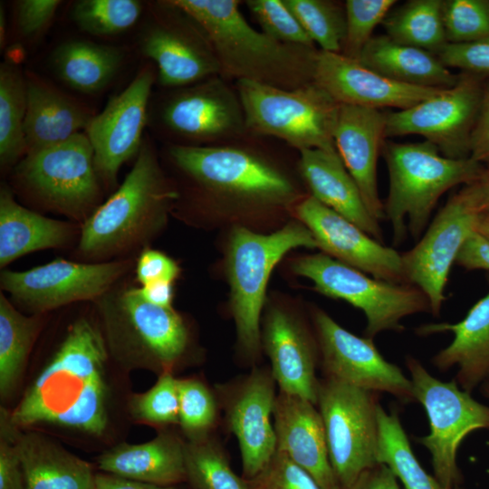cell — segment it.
Returning <instances> with one entry per match:
<instances>
[{
  "mask_svg": "<svg viewBox=\"0 0 489 489\" xmlns=\"http://www.w3.org/2000/svg\"><path fill=\"white\" fill-rule=\"evenodd\" d=\"M217 146L167 144L164 159L178 197L172 215L196 225L230 224L256 231L288 220L309 195L298 170L254 140Z\"/></svg>",
  "mask_w": 489,
  "mask_h": 489,
  "instance_id": "cell-1",
  "label": "cell"
},
{
  "mask_svg": "<svg viewBox=\"0 0 489 489\" xmlns=\"http://www.w3.org/2000/svg\"><path fill=\"white\" fill-rule=\"evenodd\" d=\"M108 352L102 329L89 317L75 320L9 412L11 423L18 429L48 424L102 435L109 422Z\"/></svg>",
  "mask_w": 489,
  "mask_h": 489,
  "instance_id": "cell-2",
  "label": "cell"
},
{
  "mask_svg": "<svg viewBox=\"0 0 489 489\" xmlns=\"http://www.w3.org/2000/svg\"><path fill=\"white\" fill-rule=\"evenodd\" d=\"M178 194L149 136L116 191L82 224L76 248L85 263L132 258L165 228Z\"/></svg>",
  "mask_w": 489,
  "mask_h": 489,
  "instance_id": "cell-3",
  "label": "cell"
},
{
  "mask_svg": "<svg viewBox=\"0 0 489 489\" xmlns=\"http://www.w3.org/2000/svg\"><path fill=\"white\" fill-rule=\"evenodd\" d=\"M205 30L226 79L292 90L313 82L316 47L283 43L254 29L237 0H173Z\"/></svg>",
  "mask_w": 489,
  "mask_h": 489,
  "instance_id": "cell-4",
  "label": "cell"
},
{
  "mask_svg": "<svg viewBox=\"0 0 489 489\" xmlns=\"http://www.w3.org/2000/svg\"><path fill=\"white\" fill-rule=\"evenodd\" d=\"M301 247L315 249L317 244L296 218L269 233L240 225L229 228L225 253L229 312L235 326L236 352L245 365L254 367L263 352L261 320L270 275L286 254Z\"/></svg>",
  "mask_w": 489,
  "mask_h": 489,
  "instance_id": "cell-5",
  "label": "cell"
},
{
  "mask_svg": "<svg viewBox=\"0 0 489 489\" xmlns=\"http://www.w3.org/2000/svg\"><path fill=\"white\" fill-rule=\"evenodd\" d=\"M382 151L388 172L384 215L395 245L406 239L408 232L414 239L420 238L440 197L457 185L471 184L485 168L470 157H446L427 140L385 141Z\"/></svg>",
  "mask_w": 489,
  "mask_h": 489,
  "instance_id": "cell-6",
  "label": "cell"
},
{
  "mask_svg": "<svg viewBox=\"0 0 489 489\" xmlns=\"http://www.w3.org/2000/svg\"><path fill=\"white\" fill-rule=\"evenodd\" d=\"M94 302L108 349L119 359L162 374L172 372L189 352L192 338L185 318L172 306L148 302L139 285L120 280Z\"/></svg>",
  "mask_w": 489,
  "mask_h": 489,
  "instance_id": "cell-7",
  "label": "cell"
},
{
  "mask_svg": "<svg viewBox=\"0 0 489 489\" xmlns=\"http://www.w3.org/2000/svg\"><path fill=\"white\" fill-rule=\"evenodd\" d=\"M15 190L42 209L85 222L102 204L103 185L84 132L69 140L26 154L14 167Z\"/></svg>",
  "mask_w": 489,
  "mask_h": 489,
  "instance_id": "cell-8",
  "label": "cell"
},
{
  "mask_svg": "<svg viewBox=\"0 0 489 489\" xmlns=\"http://www.w3.org/2000/svg\"><path fill=\"white\" fill-rule=\"evenodd\" d=\"M249 134L275 138L298 152L337 151L333 132L340 104L312 82L292 90L235 82Z\"/></svg>",
  "mask_w": 489,
  "mask_h": 489,
  "instance_id": "cell-9",
  "label": "cell"
},
{
  "mask_svg": "<svg viewBox=\"0 0 489 489\" xmlns=\"http://www.w3.org/2000/svg\"><path fill=\"white\" fill-rule=\"evenodd\" d=\"M221 75L169 89L149 110V122L168 139L167 144L190 147L224 145L249 132L235 87Z\"/></svg>",
  "mask_w": 489,
  "mask_h": 489,
  "instance_id": "cell-10",
  "label": "cell"
},
{
  "mask_svg": "<svg viewBox=\"0 0 489 489\" xmlns=\"http://www.w3.org/2000/svg\"><path fill=\"white\" fill-rule=\"evenodd\" d=\"M290 269L311 280L317 292L362 311L365 336L372 340L385 331L404 330L401 321L407 316L430 312L429 302L417 287L374 278L321 252L298 255Z\"/></svg>",
  "mask_w": 489,
  "mask_h": 489,
  "instance_id": "cell-11",
  "label": "cell"
},
{
  "mask_svg": "<svg viewBox=\"0 0 489 489\" xmlns=\"http://www.w3.org/2000/svg\"><path fill=\"white\" fill-rule=\"evenodd\" d=\"M413 395L425 408L430 433L417 438L431 454L435 477L447 488H456L461 473L456 464L460 443L475 429H489V407L461 390L453 380L434 378L415 358H407Z\"/></svg>",
  "mask_w": 489,
  "mask_h": 489,
  "instance_id": "cell-12",
  "label": "cell"
},
{
  "mask_svg": "<svg viewBox=\"0 0 489 489\" xmlns=\"http://www.w3.org/2000/svg\"><path fill=\"white\" fill-rule=\"evenodd\" d=\"M316 406L331 467L340 488L347 489L362 472L378 464L379 404L373 391L322 378Z\"/></svg>",
  "mask_w": 489,
  "mask_h": 489,
  "instance_id": "cell-13",
  "label": "cell"
},
{
  "mask_svg": "<svg viewBox=\"0 0 489 489\" xmlns=\"http://www.w3.org/2000/svg\"><path fill=\"white\" fill-rule=\"evenodd\" d=\"M139 35L142 54L152 62L158 84L188 86L220 75V65L202 26L173 0L149 4Z\"/></svg>",
  "mask_w": 489,
  "mask_h": 489,
  "instance_id": "cell-14",
  "label": "cell"
},
{
  "mask_svg": "<svg viewBox=\"0 0 489 489\" xmlns=\"http://www.w3.org/2000/svg\"><path fill=\"white\" fill-rule=\"evenodd\" d=\"M126 258L101 263L55 259L25 271L4 270L1 289L16 306L34 314L78 302H95L135 265Z\"/></svg>",
  "mask_w": 489,
  "mask_h": 489,
  "instance_id": "cell-15",
  "label": "cell"
},
{
  "mask_svg": "<svg viewBox=\"0 0 489 489\" xmlns=\"http://www.w3.org/2000/svg\"><path fill=\"white\" fill-rule=\"evenodd\" d=\"M482 210L468 185L454 194L410 250L401 254L405 282L427 296L430 312H441L445 288L465 241L476 232Z\"/></svg>",
  "mask_w": 489,
  "mask_h": 489,
  "instance_id": "cell-16",
  "label": "cell"
},
{
  "mask_svg": "<svg viewBox=\"0 0 489 489\" xmlns=\"http://www.w3.org/2000/svg\"><path fill=\"white\" fill-rule=\"evenodd\" d=\"M484 82L483 77L463 72L455 85L419 103L386 113V137L420 135L446 157H469Z\"/></svg>",
  "mask_w": 489,
  "mask_h": 489,
  "instance_id": "cell-17",
  "label": "cell"
},
{
  "mask_svg": "<svg viewBox=\"0 0 489 489\" xmlns=\"http://www.w3.org/2000/svg\"><path fill=\"white\" fill-rule=\"evenodd\" d=\"M276 381L269 367L253 369L214 386L221 412V425L239 445L244 479L258 474L276 451L273 412Z\"/></svg>",
  "mask_w": 489,
  "mask_h": 489,
  "instance_id": "cell-18",
  "label": "cell"
},
{
  "mask_svg": "<svg viewBox=\"0 0 489 489\" xmlns=\"http://www.w3.org/2000/svg\"><path fill=\"white\" fill-rule=\"evenodd\" d=\"M310 319L323 378L373 392H387L405 402L415 400L410 379L382 357L372 339L350 332L317 306L310 308Z\"/></svg>",
  "mask_w": 489,
  "mask_h": 489,
  "instance_id": "cell-19",
  "label": "cell"
},
{
  "mask_svg": "<svg viewBox=\"0 0 489 489\" xmlns=\"http://www.w3.org/2000/svg\"><path fill=\"white\" fill-rule=\"evenodd\" d=\"M156 80L154 64L147 63L120 93L93 116L84 131L104 188H114L122 165L139 153Z\"/></svg>",
  "mask_w": 489,
  "mask_h": 489,
  "instance_id": "cell-20",
  "label": "cell"
},
{
  "mask_svg": "<svg viewBox=\"0 0 489 489\" xmlns=\"http://www.w3.org/2000/svg\"><path fill=\"white\" fill-rule=\"evenodd\" d=\"M261 344L279 390L317 405L319 346L312 321L302 311L287 302L267 300L261 320Z\"/></svg>",
  "mask_w": 489,
  "mask_h": 489,
  "instance_id": "cell-21",
  "label": "cell"
},
{
  "mask_svg": "<svg viewBox=\"0 0 489 489\" xmlns=\"http://www.w3.org/2000/svg\"><path fill=\"white\" fill-rule=\"evenodd\" d=\"M294 218L310 230L321 253L374 278L407 283L401 254L312 196L307 195L296 206Z\"/></svg>",
  "mask_w": 489,
  "mask_h": 489,
  "instance_id": "cell-22",
  "label": "cell"
},
{
  "mask_svg": "<svg viewBox=\"0 0 489 489\" xmlns=\"http://www.w3.org/2000/svg\"><path fill=\"white\" fill-rule=\"evenodd\" d=\"M313 82L339 104L380 110H405L443 89L408 85L390 80L341 53L318 50Z\"/></svg>",
  "mask_w": 489,
  "mask_h": 489,
  "instance_id": "cell-23",
  "label": "cell"
},
{
  "mask_svg": "<svg viewBox=\"0 0 489 489\" xmlns=\"http://www.w3.org/2000/svg\"><path fill=\"white\" fill-rule=\"evenodd\" d=\"M273 421L276 451L308 472L321 489H341L330 462L325 428L315 404L279 390Z\"/></svg>",
  "mask_w": 489,
  "mask_h": 489,
  "instance_id": "cell-24",
  "label": "cell"
},
{
  "mask_svg": "<svg viewBox=\"0 0 489 489\" xmlns=\"http://www.w3.org/2000/svg\"><path fill=\"white\" fill-rule=\"evenodd\" d=\"M386 138V113L340 104L333 139L338 154L355 180L364 203L377 220L385 218L378 190V158Z\"/></svg>",
  "mask_w": 489,
  "mask_h": 489,
  "instance_id": "cell-25",
  "label": "cell"
},
{
  "mask_svg": "<svg viewBox=\"0 0 489 489\" xmlns=\"http://www.w3.org/2000/svg\"><path fill=\"white\" fill-rule=\"evenodd\" d=\"M24 75L25 155L63 143L85 131L95 115L90 108L34 72L26 71Z\"/></svg>",
  "mask_w": 489,
  "mask_h": 489,
  "instance_id": "cell-26",
  "label": "cell"
},
{
  "mask_svg": "<svg viewBox=\"0 0 489 489\" xmlns=\"http://www.w3.org/2000/svg\"><path fill=\"white\" fill-rule=\"evenodd\" d=\"M297 170L308 194L384 244L379 221L368 210L361 193L337 151L299 152Z\"/></svg>",
  "mask_w": 489,
  "mask_h": 489,
  "instance_id": "cell-27",
  "label": "cell"
},
{
  "mask_svg": "<svg viewBox=\"0 0 489 489\" xmlns=\"http://www.w3.org/2000/svg\"><path fill=\"white\" fill-rule=\"evenodd\" d=\"M451 331L452 342L437 352L432 363L441 371L458 367L455 381L471 393L489 377V292L456 323H430L417 329L418 335Z\"/></svg>",
  "mask_w": 489,
  "mask_h": 489,
  "instance_id": "cell-28",
  "label": "cell"
},
{
  "mask_svg": "<svg viewBox=\"0 0 489 489\" xmlns=\"http://www.w3.org/2000/svg\"><path fill=\"white\" fill-rule=\"evenodd\" d=\"M186 443L177 434L165 430L142 444L111 447L98 457L97 465L101 472L121 478L177 485L187 482Z\"/></svg>",
  "mask_w": 489,
  "mask_h": 489,
  "instance_id": "cell-29",
  "label": "cell"
},
{
  "mask_svg": "<svg viewBox=\"0 0 489 489\" xmlns=\"http://www.w3.org/2000/svg\"><path fill=\"white\" fill-rule=\"evenodd\" d=\"M75 223L53 219L20 205L9 187L0 190V266L36 251L62 248L80 236Z\"/></svg>",
  "mask_w": 489,
  "mask_h": 489,
  "instance_id": "cell-30",
  "label": "cell"
},
{
  "mask_svg": "<svg viewBox=\"0 0 489 489\" xmlns=\"http://www.w3.org/2000/svg\"><path fill=\"white\" fill-rule=\"evenodd\" d=\"M16 446L25 489H95L92 465L47 436L19 431Z\"/></svg>",
  "mask_w": 489,
  "mask_h": 489,
  "instance_id": "cell-31",
  "label": "cell"
},
{
  "mask_svg": "<svg viewBox=\"0 0 489 489\" xmlns=\"http://www.w3.org/2000/svg\"><path fill=\"white\" fill-rule=\"evenodd\" d=\"M358 61L390 80L408 85L447 89L459 78L434 53L399 43L386 34L373 36Z\"/></svg>",
  "mask_w": 489,
  "mask_h": 489,
  "instance_id": "cell-32",
  "label": "cell"
},
{
  "mask_svg": "<svg viewBox=\"0 0 489 489\" xmlns=\"http://www.w3.org/2000/svg\"><path fill=\"white\" fill-rule=\"evenodd\" d=\"M123 59V53L115 46L72 39L57 45L50 61L56 75L67 85L93 94L112 82Z\"/></svg>",
  "mask_w": 489,
  "mask_h": 489,
  "instance_id": "cell-33",
  "label": "cell"
},
{
  "mask_svg": "<svg viewBox=\"0 0 489 489\" xmlns=\"http://www.w3.org/2000/svg\"><path fill=\"white\" fill-rule=\"evenodd\" d=\"M40 319L25 316L4 294L0 295V394L7 398L16 388L34 341Z\"/></svg>",
  "mask_w": 489,
  "mask_h": 489,
  "instance_id": "cell-34",
  "label": "cell"
},
{
  "mask_svg": "<svg viewBox=\"0 0 489 489\" xmlns=\"http://www.w3.org/2000/svg\"><path fill=\"white\" fill-rule=\"evenodd\" d=\"M27 108L24 72L18 63L0 65V162L14 167L25 155L24 121Z\"/></svg>",
  "mask_w": 489,
  "mask_h": 489,
  "instance_id": "cell-35",
  "label": "cell"
},
{
  "mask_svg": "<svg viewBox=\"0 0 489 489\" xmlns=\"http://www.w3.org/2000/svg\"><path fill=\"white\" fill-rule=\"evenodd\" d=\"M442 0H410L391 10L382 24L386 35L435 55L446 43Z\"/></svg>",
  "mask_w": 489,
  "mask_h": 489,
  "instance_id": "cell-36",
  "label": "cell"
},
{
  "mask_svg": "<svg viewBox=\"0 0 489 489\" xmlns=\"http://www.w3.org/2000/svg\"><path fill=\"white\" fill-rule=\"evenodd\" d=\"M377 461L385 464L397 475L405 489H458L445 487L422 467L396 413L378 408Z\"/></svg>",
  "mask_w": 489,
  "mask_h": 489,
  "instance_id": "cell-37",
  "label": "cell"
},
{
  "mask_svg": "<svg viewBox=\"0 0 489 489\" xmlns=\"http://www.w3.org/2000/svg\"><path fill=\"white\" fill-rule=\"evenodd\" d=\"M187 482L192 489H249L232 469L228 455L214 435L186 443Z\"/></svg>",
  "mask_w": 489,
  "mask_h": 489,
  "instance_id": "cell-38",
  "label": "cell"
},
{
  "mask_svg": "<svg viewBox=\"0 0 489 489\" xmlns=\"http://www.w3.org/2000/svg\"><path fill=\"white\" fill-rule=\"evenodd\" d=\"M319 50L340 53L345 38L344 4L331 0H283Z\"/></svg>",
  "mask_w": 489,
  "mask_h": 489,
  "instance_id": "cell-39",
  "label": "cell"
},
{
  "mask_svg": "<svg viewBox=\"0 0 489 489\" xmlns=\"http://www.w3.org/2000/svg\"><path fill=\"white\" fill-rule=\"evenodd\" d=\"M178 426L187 441L212 436L222 418L215 388L197 378L178 379Z\"/></svg>",
  "mask_w": 489,
  "mask_h": 489,
  "instance_id": "cell-40",
  "label": "cell"
},
{
  "mask_svg": "<svg viewBox=\"0 0 489 489\" xmlns=\"http://www.w3.org/2000/svg\"><path fill=\"white\" fill-rule=\"evenodd\" d=\"M143 10L137 0H80L73 3L71 17L81 31L104 37L134 26Z\"/></svg>",
  "mask_w": 489,
  "mask_h": 489,
  "instance_id": "cell-41",
  "label": "cell"
},
{
  "mask_svg": "<svg viewBox=\"0 0 489 489\" xmlns=\"http://www.w3.org/2000/svg\"><path fill=\"white\" fill-rule=\"evenodd\" d=\"M396 3V0L345 1L346 32L340 53L358 60L373 37L374 29L382 24Z\"/></svg>",
  "mask_w": 489,
  "mask_h": 489,
  "instance_id": "cell-42",
  "label": "cell"
},
{
  "mask_svg": "<svg viewBox=\"0 0 489 489\" xmlns=\"http://www.w3.org/2000/svg\"><path fill=\"white\" fill-rule=\"evenodd\" d=\"M442 14L447 43L489 37V0H446Z\"/></svg>",
  "mask_w": 489,
  "mask_h": 489,
  "instance_id": "cell-43",
  "label": "cell"
},
{
  "mask_svg": "<svg viewBox=\"0 0 489 489\" xmlns=\"http://www.w3.org/2000/svg\"><path fill=\"white\" fill-rule=\"evenodd\" d=\"M178 379L172 372L160 374L149 390L130 402L136 418L158 426L178 425Z\"/></svg>",
  "mask_w": 489,
  "mask_h": 489,
  "instance_id": "cell-44",
  "label": "cell"
},
{
  "mask_svg": "<svg viewBox=\"0 0 489 489\" xmlns=\"http://www.w3.org/2000/svg\"><path fill=\"white\" fill-rule=\"evenodd\" d=\"M248 10L262 32L283 43L316 47L283 0H248Z\"/></svg>",
  "mask_w": 489,
  "mask_h": 489,
  "instance_id": "cell-45",
  "label": "cell"
},
{
  "mask_svg": "<svg viewBox=\"0 0 489 489\" xmlns=\"http://www.w3.org/2000/svg\"><path fill=\"white\" fill-rule=\"evenodd\" d=\"M245 481L249 489H321L308 472L278 451L258 474Z\"/></svg>",
  "mask_w": 489,
  "mask_h": 489,
  "instance_id": "cell-46",
  "label": "cell"
},
{
  "mask_svg": "<svg viewBox=\"0 0 489 489\" xmlns=\"http://www.w3.org/2000/svg\"><path fill=\"white\" fill-rule=\"evenodd\" d=\"M0 489H25L21 458L16 446L19 429L10 421L9 412L1 408Z\"/></svg>",
  "mask_w": 489,
  "mask_h": 489,
  "instance_id": "cell-47",
  "label": "cell"
},
{
  "mask_svg": "<svg viewBox=\"0 0 489 489\" xmlns=\"http://www.w3.org/2000/svg\"><path fill=\"white\" fill-rule=\"evenodd\" d=\"M436 55L447 68L489 76V37L466 43H446Z\"/></svg>",
  "mask_w": 489,
  "mask_h": 489,
  "instance_id": "cell-48",
  "label": "cell"
},
{
  "mask_svg": "<svg viewBox=\"0 0 489 489\" xmlns=\"http://www.w3.org/2000/svg\"><path fill=\"white\" fill-rule=\"evenodd\" d=\"M62 4L59 0H21L15 3V21L20 35L32 39L43 33Z\"/></svg>",
  "mask_w": 489,
  "mask_h": 489,
  "instance_id": "cell-49",
  "label": "cell"
},
{
  "mask_svg": "<svg viewBox=\"0 0 489 489\" xmlns=\"http://www.w3.org/2000/svg\"><path fill=\"white\" fill-rule=\"evenodd\" d=\"M135 261V280L139 286L158 282L174 283L181 272L173 258L149 246L143 249Z\"/></svg>",
  "mask_w": 489,
  "mask_h": 489,
  "instance_id": "cell-50",
  "label": "cell"
},
{
  "mask_svg": "<svg viewBox=\"0 0 489 489\" xmlns=\"http://www.w3.org/2000/svg\"><path fill=\"white\" fill-rule=\"evenodd\" d=\"M469 157L489 168V79L484 82L469 145Z\"/></svg>",
  "mask_w": 489,
  "mask_h": 489,
  "instance_id": "cell-51",
  "label": "cell"
},
{
  "mask_svg": "<svg viewBox=\"0 0 489 489\" xmlns=\"http://www.w3.org/2000/svg\"><path fill=\"white\" fill-rule=\"evenodd\" d=\"M455 264L468 271H489V241L475 232L462 246Z\"/></svg>",
  "mask_w": 489,
  "mask_h": 489,
  "instance_id": "cell-52",
  "label": "cell"
},
{
  "mask_svg": "<svg viewBox=\"0 0 489 489\" xmlns=\"http://www.w3.org/2000/svg\"><path fill=\"white\" fill-rule=\"evenodd\" d=\"M397 475L385 464L366 469L347 489H400Z\"/></svg>",
  "mask_w": 489,
  "mask_h": 489,
  "instance_id": "cell-53",
  "label": "cell"
},
{
  "mask_svg": "<svg viewBox=\"0 0 489 489\" xmlns=\"http://www.w3.org/2000/svg\"><path fill=\"white\" fill-rule=\"evenodd\" d=\"M95 489H180L177 485H160L132 481L107 473L95 475Z\"/></svg>",
  "mask_w": 489,
  "mask_h": 489,
  "instance_id": "cell-54",
  "label": "cell"
},
{
  "mask_svg": "<svg viewBox=\"0 0 489 489\" xmlns=\"http://www.w3.org/2000/svg\"><path fill=\"white\" fill-rule=\"evenodd\" d=\"M142 296L149 302L171 307L174 298V283L158 282L139 286Z\"/></svg>",
  "mask_w": 489,
  "mask_h": 489,
  "instance_id": "cell-55",
  "label": "cell"
},
{
  "mask_svg": "<svg viewBox=\"0 0 489 489\" xmlns=\"http://www.w3.org/2000/svg\"><path fill=\"white\" fill-rule=\"evenodd\" d=\"M468 186L483 215L489 216V168H485L481 175Z\"/></svg>",
  "mask_w": 489,
  "mask_h": 489,
  "instance_id": "cell-56",
  "label": "cell"
},
{
  "mask_svg": "<svg viewBox=\"0 0 489 489\" xmlns=\"http://www.w3.org/2000/svg\"><path fill=\"white\" fill-rule=\"evenodd\" d=\"M476 232L489 241V216L482 215L476 227Z\"/></svg>",
  "mask_w": 489,
  "mask_h": 489,
  "instance_id": "cell-57",
  "label": "cell"
},
{
  "mask_svg": "<svg viewBox=\"0 0 489 489\" xmlns=\"http://www.w3.org/2000/svg\"><path fill=\"white\" fill-rule=\"evenodd\" d=\"M0 43L1 48L5 46V40H6V32H5V10L3 9V5H1L0 8Z\"/></svg>",
  "mask_w": 489,
  "mask_h": 489,
  "instance_id": "cell-58",
  "label": "cell"
},
{
  "mask_svg": "<svg viewBox=\"0 0 489 489\" xmlns=\"http://www.w3.org/2000/svg\"><path fill=\"white\" fill-rule=\"evenodd\" d=\"M484 394L489 398V382H486L483 387Z\"/></svg>",
  "mask_w": 489,
  "mask_h": 489,
  "instance_id": "cell-59",
  "label": "cell"
},
{
  "mask_svg": "<svg viewBox=\"0 0 489 489\" xmlns=\"http://www.w3.org/2000/svg\"><path fill=\"white\" fill-rule=\"evenodd\" d=\"M487 382H489V377H488V381Z\"/></svg>",
  "mask_w": 489,
  "mask_h": 489,
  "instance_id": "cell-60",
  "label": "cell"
}]
</instances>
